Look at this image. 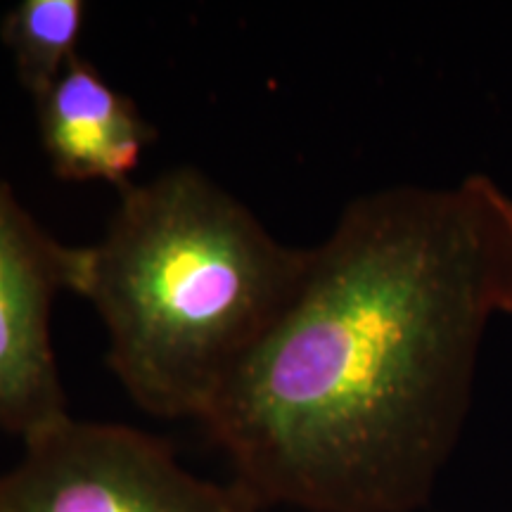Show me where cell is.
<instances>
[{
	"instance_id": "6da1fadb",
	"label": "cell",
	"mask_w": 512,
	"mask_h": 512,
	"mask_svg": "<svg viewBox=\"0 0 512 512\" xmlns=\"http://www.w3.org/2000/svg\"><path fill=\"white\" fill-rule=\"evenodd\" d=\"M512 316V195L496 178L358 195L292 304L200 420L264 505L420 512Z\"/></svg>"
},
{
	"instance_id": "7a4b0ae2",
	"label": "cell",
	"mask_w": 512,
	"mask_h": 512,
	"mask_svg": "<svg viewBox=\"0 0 512 512\" xmlns=\"http://www.w3.org/2000/svg\"><path fill=\"white\" fill-rule=\"evenodd\" d=\"M309 256L178 166L119 190L105 235L79 247L74 294L98 311L124 392L157 418L200 422L292 304Z\"/></svg>"
},
{
	"instance_id": "3957f363",
	"label": "cell",
	"mask_w": 512,
	"mask_h": 512,
	"mask_svg": "<svg viewBox=\"0 0 512 512\" xmlns=\"http://www.w3.org/2000/svg\"><path fill=\"white\" fill-rule=\"evenodd\" d=\"M245 486L197 477L169 441L69 415L24 441L0 475V512H259Z\"/></svg>"
},
{
	"instance_id": "277c9868",
	"label": "cell",
	"mask_w": 512,
	"mask_h": 512,
	"mask_svg": "<svg viewBox=\"0 0 512 512\" xmlns=\"http://www.w3.org/2000/svg\"><path fill=\"white\" fill-rule=\"evenodd\" d=\"M79 247L55 240L0 178V430L27 441L69 418L53 306L74 292Z\"/></svg>"
},
{
	"instance_id": "5b68a950",
	"label": "cell",
	"mask_w": 512,
	"mask_h": 512,
	"mask_svg": "<svg viewBox=\"0 0 512 512\" xmlns=\"http://www.w3.org/2000/svg\"><path fill=\"white\" fill-rule=\"evenodd\" d=\"M38 133L50 169L64 181L131 185L155 128L83 57L34 100Z\"/></svg>"
},
{
	"instance_id": "8992f818",
	"label": "cell",
	"mask_w": 512,
	"mask_h": 512,
	"mask_svg": "<svg viewBox=\"0 0 512 512\" xmlns=\"http://www.w3.org/2000/svg\"><path fill=\"white\" fill-rule=\"evenodd\" d=\"M86 5L81 0H22L0 22V38L19 83L41 98L79 55Z\"/></svg>"
}]
</instances>
